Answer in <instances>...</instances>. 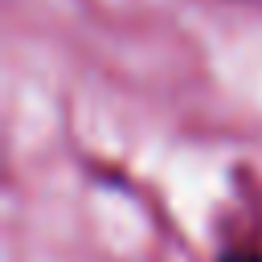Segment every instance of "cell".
Wrapping results in <instances>:
<instances>
[{"instance_id":"obj_1","label":"cell","mask_w":262,"mask_h":262,"mask_svg":"<svg viewBox=\"0 0 262 262\" xmlns=\"http://www.w3.org/2000/svg\"><path fill=\"white\" fill-rule=\"evenodd\" d=\"M221 262H262V254H254V250H229V254H221Z\"/></svg>"}]
</instances>
